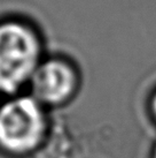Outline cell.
Here are the masks:
<instances>
[{"instance_id":"obj_1","label":"cell","mask_w":156,"mask_h":158,"mask_svg":"<svg viewBox=\"0 0 156 158\" xmlns=\"http://www.w3.org/2000/svg\"><path fill=\"white\" fill-rule=\"evenodd\" d=\"M41 64V43L30 26L9 20L0 23V91L13 94L30 83Z\"/></svg>"},{"instance_id":"obj_2","label":"cell","mask_w":156,"mask_h":158,"mask_svg":"<svg viewBox=\"0 0 156 158\" xmlns=\"http://www.w3.org/2000/svg\"><path fill=\"white\" fill-rule=\"evenodd\" d=\"M47 118L33 96H20L0 107V147L13 154L36 149L45 139Z\"/></svg>"},{"instance_id":"obj_3","label":"cell","mask_w":156,"mask_h":158,"mask_svg":"<svg viewBox=\"0 0 156 158\" xmlns=\"http://www.w3.org/2000/svg\"><path fill=\"white\" fill-rule=\"evenodd\" d=\"M77 84L76 70L62 59L41 61L30 81L32 96L43 105H59L69 101Z\"/></svg>"},{"instance_id":"obj_4","label":"cell","mask_w":156,"mask_h":158,"mask_svg":"<svg viewBox=\"0 0 156 158\" xmlns=\"http://www.w3.org/2000/svg\"><path fill=\"white\" fill-rule=\"evenodd\" d=\"M150 110H152L153 117L156 120V92L154 94V96L152 98V102H150Z\"/></svg>"},{"instance_id":"obj_5","label":"cell","mask_w":156,"mask_h":158,"mask_svg":"<svg viewBox=\"0 0 156 158\" xmlns=\"http://www.w3.org/2000/svg\"><path fill=\"white\" fill-rule=\"evenodd\" d=\"M152 158H156V145H155V148H154V151H153V157Z\"/></svg>"}]
</instances>
